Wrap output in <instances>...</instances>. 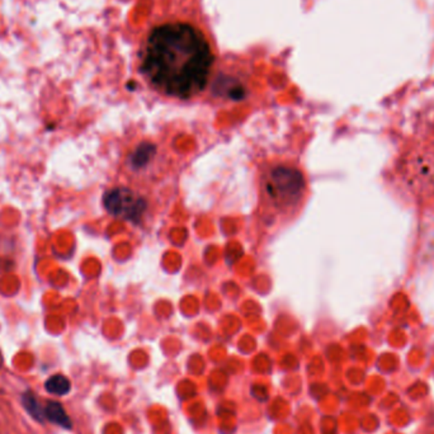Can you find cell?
I'll return each instance as SVG.
<instances>
[{
    "label": "cell",
    "instance_id": "cell-4",
    "mask_svg": "<svg viewBox=\"0 0 434 434\" xmlns=\"http://www.w3.org/2000/svg\"><path fill=\"white\" fill-rule=\"evenodd\" d=\"M411 183L414 190L426 193L428 188L434 190V157H415L409 164Z\"/></svg>",
    "mask_w": 434,
    "mask_h": 434
},
{
    "label": "cell",
    "instance_id": "cell-1",
    "mask_svg": "<svg viewBox=\"0 0 434 434\" xmlns=\"http://www.w3.org/2000/svg\"><path fill=\"white\" fill-rule=\"evenodd\" d=\"M213 54L205 34L183 22L152 30L142 52L141 71L163 95L190 99L199 95L211 74Z\"/></svg>",
    "mask_w": 434,
    "mask_h": 434
},
{
    "label": "cell",
    "instance_id": "cell-3",
    "mask_svg": "<svg viewBox=\"0 0 434 434\" xmlns=\"http://www.w3.org/2000/svg\"><path fill=\"white\" fill-rule=\"evenodd\" d=\"M104 207L115 217L137 222L146 211V202L136 190L116 187L106 193Z\"/></svg>",
    "mask_w": 434,
    "mask_h": 434
},
{
    "label": "cell",
    "instance_id": "cell-5",
    "mask_svg": "<svg viewBox=\"0 0 434 434\" xmlns=\"http://www.w3.org/2000/svg\"><path fill=\"white\" fill-rule=\"evenodd\" d=\"M157 157V148L151 144H141L130 154V168L132 172L136 170H145L148 169L152 161V159Z\"/></svg>",
    "mask_w": 434,
    "mask_h": 434
},
{
    "label": "cell",
    "instance_id": "cell-7",
    "mask_svg": "<svg viewBox=\"0 0 434 434\" xmlns=\"http://www.w3.org/2000/svg\"><path fill=\"white\" fill-rule=\"evenodd\" d=\"M21 404L23 406L24 411H27V414L31 417L33 420H36L40 424H45L46 419H45V413H43V406L41 405L40 400L37 397L36 393L27 388L21 394Z\"/></svg>",
    "mask_w": 434,
    "mask_h": 434
},
{
    "label": "cell",
    "instance_id": "cell-8",
    "mask_svg": "<svg viewBox=\"0 0 434 434\" xmlns=\"http://www.w3.org/2000/svg\"><path fill=\"white\" fill-rule=\"evenodd\" d=\"M43 386L48 394L65 396L70 393L71 382L66 376H63L61 373H56L45 381Z\"/></svg>",
    "mask_w": 434,
    "mask_h": 434
},
{
    "label": "cell",
    "instance_id": "cell-2",
    "mask_svg": "<svg viewBox=\"0 0 434 434\" xmlns=\"http://www.w3.org/2000/svg\"><path fill=\"white\" fill-rule=\"evenodd\" d=\"M306 183L296 166L277 161L268 164L259 175L261 207L269 219H286L304 204Z\"/></svg>",
    "mask_w": 434,
    "mask_h": 434
},
{
    "label": "cell",
    "instance_id": "cell-9",
    "mask_svg": "<svg viewBox=\"0 0 434 434\" xmlns=\"http://www.w3.org/2000/svg\"><path fill=\"white\" fill-rule=\"evenodd\" d=\"M215 86H216L215 90H219V93L222 92L224 95L235 98V99H239L240 97L244 95V88L241 87L237 81L228 77H224L221 79L217 80Z\"/></svg>",
    "mask_w": 434,
    "mask_h": 434
},
{
    "label": "cell",
    "instance_id": "cell-6",
    "mask_svg": "<svg viewBox=\"0 0 434 434\" xmlns=\"http://www.w3.org/2000/svg\"><path fill=\"white\" fill-rule=\"evenodd\" d=\"M43 413H45V419L48 423L60 426L63 429H68V431H70L72 428V422L65 411L63 404L55 400H50L43 406Z\"/></svg>",
    "mask_w": 434,
    "mask_h": 434
}]
</instances>
